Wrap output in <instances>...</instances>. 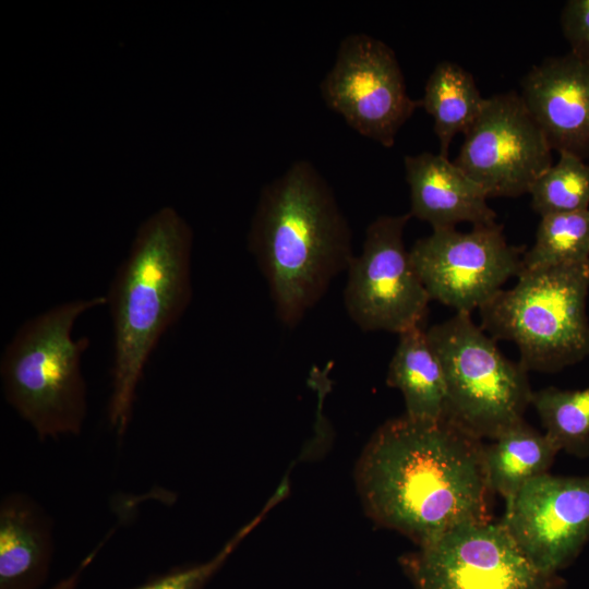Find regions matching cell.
I'll use <instances>...</instances> for the list:
<instances>
[{
	"mask_svg": "<svg viewBox=\"0 0 589 589\" xmlns=\"http://www.w3.org/2000/svg\"><path fill=\"white\" fill-rule=\"evenodd\" d=\"M531 207L541 217L589 209V164L575 155L561 153L533 182Z\"/></svg>",
	"mask_w": 589,
	"mask_h": 589,
	"instance_id": "44dd1931",
	"label": "cell"
},
{
	"mask_svg": "<svg viewBox=\"0 0 589 589\" xmlns=\"http://www.w3.org/2000/svg\"><path fill=\"white\" fill-rule=\"evenodd\" d=\"M272 506L274 504L268 502L263 510L243 526L209 561L176 569L133 589H202Z\"/></svg>",
	"mask_w": 589,
	"mask_h": 589,
	"instance_id": "7402d4cb",
	"label": "cell"
},
{
	"mask_svg": "<svg viewBox=\"0 0 589 589\" xmlns=\"http://www.w3.org/2000/svg\"><path fill=\"white\" fill-rule=\"evenodd\" d=\"M53 551L52 522L31 496L11 493L0 504V589H36Z\"/></svg>",
	"mask_w": 589,
	"mask_h": 589,
	"instance_id": "9a60e30c",
	"label": "cell"
},
{
	"mask_svg": "<svg viewBox=\"0 0 589 589\" xmlns=\"http://www.w3.org/2000/svg\"><path fill=\"white\" fill-rule=\"evenodd\" d=\"M501 522L540 570L557 575L589 541V474L530 480L505 502Z\"/></svg>",
	"mask_w": 589,
	"mask_h": 589,
	"instance_id": "7c38bea8",
	"label": "cell"
},
{
	"mask_svg": "<svg viewBox=\"0 0 589 589\" xmlns=\"http://www.w3.org/2000/svg\"><path fill=\"white\" fill-rule=\"evenodd\" d=\"M386 383L402 394L407 417L423 421L444 419V372L430 345L424 325L399 334Z\"/></svg>",
	"mask_w": 589,
	"mask_h": 589,
	"instance_id": "2e32d148",
	"label": "cell"
},
{
	"mask_svg": "<svg viewBox=\"0 0 589 589\" xmlns=\"http://www.w3.org/2000/svg\"><path fill=\"white\" fill-rule=\"evenodd\" d=\"M410 191V215L432 229L455 228L459 223L486 226L496 223L488 196L446 156L424 152L404 159Z\"/></svg>",
	"mask_w": 589,
	"mask_h": 589,
	"instance_id": "5bb4252c",
	"label": "cell"
},
{
	"mask_svg": "<svg viewBox=\"0 0 589 589\" xmlns=\"http://www.w3.org/2000/svg\"><path fill=\"white\" fill-rule=\"evenodd\" d=\"M192 243L184 218L159 208L140 225L105 294L113 332L107 417L118 437L128 430L149 357L190 304Z\"/></svg>",
	"mask_w": 589,
	"mask_h": 589,
	"instance_id": "3957f363",
	"label": "cell"
},
{
	"mask_svg": "<svg viewBox=\"0 0 589 589\" xmlns=\"http://www.w3.org/2000/svg\"><path fill=\"white\" fill-rule=\"evenodd\" d=\"M399 561L416 589H560L564 584L540 570L501 521L456 527Z\"/></svg>",
	"mask_w": 589,
	"mask_h": 589,
	"instance_id": "52a82bcc",
	"label": "cell"
},
{
	"mask_svg": "<svg viewBox=\"0 0 589 589\" xmlns=\"http://www.w3.org/2000/svg\"><path fill=\"white\" fill-rule=\"evenodd\" d=\"M589 260V209L541 217L522 269L572 265Z\"/></svg>",
	"mask_w": 589,
	"mask_h": 589,
	"instance_id": "ffe728a7",
	"label": "cell"
},
{
	"mask_svg": "<svg viewBox=\"0 0 589 589\" xmlns=\"http://www.w3.org/2000/svg\"><path fill=\"white\" fill-rule=\"evenodd\" d=\"M552 151L520 94L507 92L484 99L454 163L488 199L517 197L552 166Z\"/></svg>",
	"mask_w": 589,
	"mask_h": 589,
	"instance_id": "8fae6325",
	"label": "cell"
},
{
	"mask_svg": "<svg viewBox=\"0 0 589 589\" xmlns=\"http://www.w3.org/2000/svg\"><path fill=\"white\" fill-rule=\"evenodd\" d=\"M320 89L326 105L353 130L385 147L394 145L400 128L422 107L408 95L394 50L362 33L340 41Z\"/></svg>",
	"mask_w": 589,
	"mask_h": 589,
	"instance_id": "30bf717a",
	"label": "cell"
},
{
	"mask_svg": "<svg viewBox=\"0 0 589 589\" xmlns=\"http://www.w3.org/2000/svg\"><path fill=\"white\" fill-rule=\"evenodd\" d=\"M365 513L418 546L491 520L484 443L446 419L402 414L371 436L356 466Z\"/></svg>",
	"mask_w": 589,
	"mask_h": 589,
	"instance_id": "6da1fadb",
	"label": "cell"
},
{
	"mask_svg": "<svg viewBox=\"0 0 589 589\" xmlns=\"http://www.w3.org/2000/svg\"><path fill=\"white\" fill-rule=\"evenodd\" d=\"M589 260L522 269L517 283L479 309L481 327L514 342L529 372L556 373L589 357Z\"/></svg>",
	"mask_w": 589,
	"mask_h": 589,
	"instance_id": "5b68a950",
	"label": "cell"
},
{
	"mask_svg": "<svg viewBox=\"0 0 589 589\" xmlns=\"http://www.w3.org/2000/svg\"><path fill=\"white\" fill-rule=\"evenodd\" d=\"M106 304V296H95L53 305L26 320L2 352L4 398L40 441L82 432L87 395L81 360L89 338L75 339L72 330L83 313Z\"/></svg>",
	"mask_w": 589,
	"mask_h": 589,
	"instance_id": "277c9868",
	"label": "cell"
},
{
	"mask_svg": "<svg viewBox=\"0 0 589 589\" xmlns=\"http://www.w3.org/2000/svg\"><path fill=\"white\" fill-rule=\"evenodd\" d=\"M520 97L552 149L589 157V64L548 57L524 76Z\"/></svg>",
	"mask_w": 589,
	"mask_h": 589,
	"instance_id": "4fadbf2b",
	"label": "cell"
},
{
	"mask_svg": "<svg viewBox=\"0 0 589 589\" xmlns=\"http://www.w3.org/2000/svg\"><path fill=\"white\" fill-rule=\"evenodd\" d=\"M484 444V468L492 493L510 500L527 482L549 472L561 452L525 420Z\"/></svg>",
	"mask_w": 589,
	"mask_h": 589,
	"instance_id": "e0dca14e",
	"label": "cell"
},
{
	"mask_svg": "<svg viewBox=\"0 0 589 589\" xmlns=\"http://www.w3.org/2000/svg\"><path fill=\"white\" fill-rule=\"evenodd\" d=\"M484 99L471 73L452 61L437 63L426 80L424 110L432 116L440 154L447 157L448 147L458 134L464 135L478 119Z\"/></svg>",
	"mask_w": 589,
	"mask_h": 589,
	"instance_id": "ac0fdd59",
	"label": "cell"
},
{
	"mask_svg": "<svg viewBox=\"0 0 589 589\" xmlns=\"http://www.w3.org/2000/svg\"><path fill=\"white\" fill-rule=\"evenodd\" d=\"M409 253L431 300L471 314L518 277L525 250L509 244L503 226L495 223L469 231L432 229Z\"/></svg>",
	"mask_w": 589,
	"mask_h": 589,
	"instance_id": "9c48e42d",
	"label": "cell"
},
{
	"mask_svg": "<svg viewBox=\"0 0 589 589\" xmlns=\"http://www.w3.org/2000/svg\"><path fill=\"white\" fill-rule=\"evenodd\" d=\"M278 320L294 327L354 256L333 189L308 160L263 187L248 236Z\"/></svg>",
	"mask_w": 589,
	"mask_h": 589,
	"instance_id": "7a4b0ae2",
	"label": "cell"
},
{
	"mask_svg": "<svg viewBox=\"0 0 589 589\" xmlns=\"http://www.w3.org/2000/svg\"><path fill=\"white\" fill-rule=\"evenodd\" d=\"M426 335L444 372V419L482 441L525 420L533 394L528 371L504 357L471 314L455 313Z\"/></svg>",
	"mask_w": 589,
	"mask_h": 589,
	"instance_id": "8992f818",
	"label": "cell"
},
{
	"mask_svg": "<svg viewBox=\"0 0 589 589\" xmlns=\"http://www.w3.org/2000/svg\"><path fill=\"white\" fill-rule=\"evenodd\" d=\"M411 215H382L365 230L361 252L348 266L344 303L364 332L401 334L424 325L431 298L404 243Z\"/></svg>",
	"mask_w": 589,
	"mask_h": 589,
	"instance_id": "ba28073f",
	"label": "cell"
},
{
	"mask_svg": "<svg viewBox=\"0 0 589 589\" xmlns=\"http://www.w3.org/2000/svg\"><path fill=\"white\" fill-rule=\"evenodd\" d=\"M531 406L544 433L560 450L589 457V386L584 389L545 387L534 390Z\"/></svg>",
	"mask_w": 589,
	"mask_h": 589,
	"instance_id": "d6986e66",
	"label": "cell"
},
{
	"mask_svg": "<svg viewBox=\"0 0 589 589\" xmlns=\"http://www.w3.org/2000/svg\"><path fill=\"white\" fill-rule=\"evenodd\" d=\"M561 26L569 52L589 64V0H568L561 12Z\"/></svg>",
	"mask_w": 589,
	"mask_h": 589,
	"instance_id": "603a6c76",
	"label": "cell"
},
{
	"mask_svg": "<svg viewBox=\"0 0 589 589\" xmlns=\"http://www.w3.org/2000/svg\"><path fill=\"white\" fill-rule=\"evenodd\" d=\"M113 533V529L110 530L106 534L105 538L101 539V541L77 565L75 570L70 574L68 577H64L59 582H57L51 589H75L79 585V581L84 574L85 569L91 565V563L94 561L98 552L101 550L104 544L110 539V537Z\"/></svg>",
	"mask_w": 589,
	"mask_h": 589,
	"instance_id": "cb8c5ba5",
	"label": "cell"
}]
</instances>
